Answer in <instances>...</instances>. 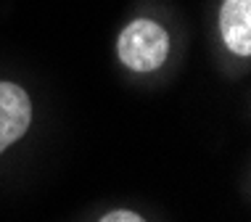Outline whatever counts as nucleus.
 Instances as JSON below:
<instances>
[{"instance_id":"nucleus-3","label":"nucleus","mask_w":251,"mask_h":222,"mask_svg":"<svg viewBox=\"0 0 251 222\" xmlns=\"http://www.w3.org/2000/svg\"><path fill=\"white\" fill-rule=\"evenodd\" d=\"M217 32L230 56L249 61L251 56V0H222Z\"/></svg>"},{"instance_id":"nucleus-2","label":"nucleus","mask_w":251,"mask_h":222,"mask_svg":"<svg viewBox=\"0 0 251 222\" xmlns=\"http://www.w3.org/2000/svg\"><path fill=\"white\" fill-rule=\"evenodd\" d=\"M32 124V98L22 85L0 79V156L19 143Z\"/></svg>"},{"instance_id":"nucleus-1","label":"nucleus","mask_w":251,"mask_h":222,"mask_svg":"<svg viewBox=\"0 0 251 222\" xmlns=\"http://www.w3.org/2000/svg\"><path fill=\"white\" fill-rule=\"evenodd\" d=\"M172 35L159 19L135 16L117 37V58L132 74H153L169 61Z\"/></svg>"},{"instance_id":"nucleus-4","label":"nucleus","mask_w":251,"mask_h":222,"mask_svg":"<svg viewBox=\"0 0 251 222\" xmlns=\"http://www.w3.org/2000/svg\"><path fill=\"white\" fill-rule=\"evenodd\" d=\"M98 222H148V220L140 217V214L132 212V209H111V212H106Z\"/></svg>"}]
</instances>
